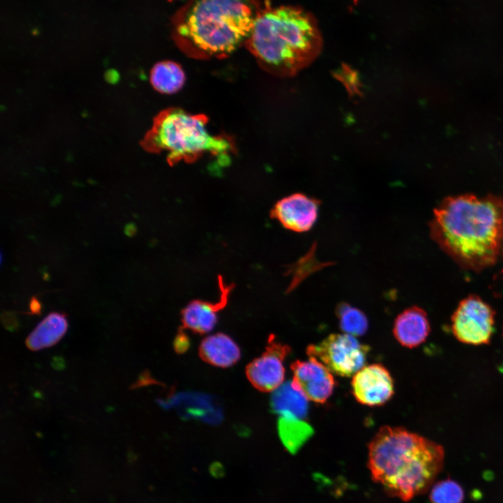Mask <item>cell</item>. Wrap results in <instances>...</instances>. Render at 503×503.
I'll return each mask as SVG.
<instances>
[{
  "instance_id": "6da1fadb",
  "label": "cell",
  "mask_w": 503,
  "mask_h": 503,
  "mask_svg": "<svg viewBox=\"0 0 503 503\" xmlns=\"http://www.w3.org/2000/svg\"><path fill=\"white\" fill-rule=\"evenodd\" d=\"M431 238L458 265L480 272L493 265L503 245V201L461 195L445 198L433 211Z\"/></svg>"
},
{
  "instance_id": "7a4b0ae2",
  "label": "cell",
  "mask_w": 503,
  "mask_h": 503,
  "mask_svg": "<svg viewBox=\"0 0 503 503\" xmlns=\"http://www.w3.org/2000/svg\"><path fill=\"white\" fill-rule=\"evenodd\" d=\"M368 449L374 481L404 501L426 492L444 465L441 445L403 428L382 427Z\"/></svg>"
},
{
  "instance_id": "3957f363",
  "label": "cell",
  "mask_w": 503,
  "mask_h": 503,
  "mask_svg": "<svg viewBox=\"0 0 503 503\" xmlns=\"http://www.w3.org/2000/svg\"><path fill=\"white\" fill-rule=\"evenodd\" d=\"M247 44L265 71L289 77L317 57L322 37L311 13L298 7L280 6L256 17Z\"/></svg>"
},
{
  "instance_id": "277c9868",
  "label": "cell",
  "mask_w": 503,
  "mask_h": 503,
  "mask_svg": "<svg viewBox=\"0 0 503 503\" xmlns=\"http://www.w3.org/2000/svg\"><path fill=\"white\" fill-rule=\"evenodd\" d=\"M256 18L249 0H197L177 31L200 56L224 57L247 40Z\"/></svg>"
},
{
  "instance_id": "5b68a950",
  "label": "cell",
  "mask_w": 503,
  "mask_h": 503,
  "mask_svg": "<svg viewBox=\"0 0 503 503\" xmlns=\"http://www.w3.org/2000/svg\"><path fill=\"white\" fill-rule=\"evenodd\" d=\"M207 123V117L202 114L168 108L154 119L140 145L147 152L164 153L171 166L180 161L194 162L206 154L225 162L233 144L228 138L212 134Z\"/></svg>"
},
{
  "instance_id": "8992f818",
  "label": "cell",
  "mask_w": 503,
  "mask_h": 503,
  "mask_svg": "<svg viewBox=\"0 0 503 503\" xmlns=\"http://www.w3.org/2000/svg\"><path fill=\"white\" fill-rule=\"evenodd\" d=\"M369 351V346L354 336L334 333L316 344L308 346L307 354L316 358L331 372L349 377L365 366Z\"/></svg>"
},
{
  "instance_id": "52a82bcc",
  "label": "cell",
  "mask_w": 503,
  "mask_h": 503,
  "mask_svg": "<svg viewBox=\"0 0 503 503\" xmlns=\"http://www.w3.org/2000/svg\"><path fill=\"white\" fill-rule=\"evenodd\" d=\"M495 314L487 302L476 295H470L459 302L452 314V333L464 344H488L494 331Z\"/></svg>"
},
{
  "instance_id": "ba28073f",
  "label": "cell",
  "mask_w": 503,
  "mask_h": 503,
  "mask_svg": "<svg viewBox=\"0 0 503 503\" xmlns=\"http://www.w3.org/2000/svg\"><path fill=\"white\" fill-rule=\"evenodd\" d=\"M289 352L288 346L272 337L265 351L247 367V377L252 384L264 392L272 391L282 385L285 376L284 361Z\"/></svg>"
},
{
  "instance_id": "9c48e42d",
  "label": "cell",
  "mask_w": 503,
  "mask_h": 503,
  "mask_svg": "<svg viewBox=\"0 0 503 503\" xmlns=\"http://www.w3.org/2000/svg\"><path fill=\"white\" fill-rule=\"evenodd\" d=\"M156 402L163 409H175L184 419L216 425L224 418L223 409L218 399L203 393L179 392L166 399H157Z\"/></svg>"
},
{
  "instance_id": "30bf717a",
  "label": "cell",
  "mask_w": 503,
  "mask_h": 503,
  "mask_svg": "<svg viewBox=\"0 0 503 503\" xmlns=\"http://www.w3.org/2000/svg\"><path fill=\"white\" fill-rule=\"evenodd\" d=\"M320 201L302 193H296L278 201L270 210V217L285 228L298 233L309 231L316 223Z\"/></svg>"
},
{
  "instance_id": "8fae6325",
  "label": "cell",
  "mask_w": 503,
  "mask_h": 503,
  "mask_svg": "<svg viewBox=\"0 0 503 503\" xmlns=\"http://www.w3.org/2000/svg\"><path fill=\"white\" fill-rule=\"evenodd\" d=\"M351 388L358 402L371 407L385 404L394 393L393 380L388 370L381 364L361 368L353 376Z\"/></svg>"
},
{
  "instance_id": "7c38bea8",
  "label": "cell",
  "mask_w": 503,
  "mask_h": 503,
  "mask_svg": "<svg viewBox=\"0 0 503 503\" xmlns=\"http://www.w3.org/2000/svg\"><path fill=\"white\" fill-rule=\"evenodd\" d=\"M292 383L305 397L314 402L323 403L333 393L335 382L331 372L319 360H296L291 364Z\"/></svg>"
},
{
  "instance_id": "4fadbf2b",
  "label": "cell",
  "mask_w": 503,
  "mask_h": 503,
  "mask_svg": "<svg viewBox=\"0 0 503 503\" xmlns=\"http://www.w3.org/2000/svg\"><path fill=\"white\" fill-rule=\"evenodd\" d=\"M219 289V300L210 302L202 300H194L189 302L181 312V319L184 328L195 333L205 334L212 331L218 321V313L225 307L235 285L228 284L223 277L217 278Z\"/></svg>"
},
{
  "instance_id": "5bb4252c",
  "label": "cell",
  "mask_w": 503,
  "mask_h": 503,
  "mask_svg": "<svg viewBox=\"0 0 503 503\" xmlns=\"http://www.w3.org/2000/svg\"><path fill=\"white\" fill-rule=\"evenodd\" d=\"M430 332L427 313L422 308L412 306L405 309L395 319L393 333L403 347L414 348L423 343Z\"/></svg>"
},
{
  "instance_id": "9a60e30c",
  "label": "cell",
  "mask_w": 503,
  "mask_h": 503,
  "mask_svg": "<svg viewBox=\"0 0 503 503\" xmlns=\"http://www.w3.org/2000/svg\"><path fill=\"white\" fill-rule=\"evenodd\" d=\"M201 358L219 367H228L240 358L241 351L236 342L228 335L217 333L207 336L199 347Z\"/></svg>"
},
{
  "instance_id": "2e32d148",
  "label": "cell",
  "mask_w": 503,
  "mask_h": 503,
  "mask_svg": "<svg viewBox=\"0 0 503 503\" xmlns=\"http://www.w3.org/2000/svg\"><path fill=\"white\" fill-rule=\"evenodd\" d=\"M308 399L291 381L284 382L272 391L270 405L279 416L305 419L308 412Z\"/></svg>"
},
{
  "instance_id": "e0dca14e",
  "label": "cell",
  "mask_w": 503,
  "mask_h": 503,
  "mask_svg": "<svg viewBox=\"0 0 503 503\" xmlns=\"http://www.w3.org/2000/svg\"><path fill=\"white\" fill-rule=\"evenodd\" d=\"M68 329L66 315L52 312L45 317L29 335L25 340L27 347L38 351L57 344Z\"/></svg>"
},
{
  "instance_id": "ac0fdd59",
  "label": "cell",
  "mask_w": 503,
  "mask_h": 503,
  "mask_svg": "<svg viewBox=\"0 0 503 503\" xmlns=\"http://www.w3.org/2000/svg\"><path fill=\"white\" fill-rule=\"evenodd\" d=\"M277 430L281 442L291 453H296L314 432L304 419L286 416H279Z\"/></svg>"
},
{
  "instance_id": "d6986e66",
  "label": "cell",
  "mask_w": 503,
  "mask_h": 503,
  "mask_svg": "<svg viewBox=\"0 0 503 503\" xmlns=\"http://www.w3.org/2000/svg\"><path fill=\"white\" fill-rule=\"evenodd\" d=\"M185 81L184 72L177 63L163 61L156 63L150 72L152 87L163 94H171L180 89Z\"/></svg>"
},
{
  "instance_id": "ffe728a7",
  "label": "cell",
  "mask_w": 503,
  "mask_h": 503,
  "mask_svg": "<svg viewBox=\"0 0 503 503\" xmlns=\"http://www.w3.org/2000/svg\"><path fill=\"white\" fill-rule=\"evenodd\" d=\"M335 314L339 321L340 328L344 333L361 336L367 332V318L360 309L347 302H341L335 308Z\"/></svg>"
},
{
  "instance_id": "44dd1931",
  "label": "cell",
  "mask_w": 503,
  "mask_h": 503,
  "mask_svg": "<svg viewBox=\"0 0 503 503\" xmlns=\"http://www.w3.org/2000/svg\"><path fill=\"white\" fill-rule=\"evenodd\" d=\"M464 491L455 481L446 479L437 482L431 488V503H462Z\"/></svg>"
},
{
  "instance_id": "7402d4cb",
  "label": "cell",
  "mask_w": 503,
  "mask_h": 503,
  "mask_svg": "<svg viewBox=\"0 0 503 503\" xmlns=\"http://www.w3.org/2000/svg\"><path fill=\"white\" fill-rule=\"evenodd\" d=\"M1 322L4 328L10 331H15L20 326L17 315L13 312H3L1 315Z\"/></svg>"
},
{
  "instance_id": "603a6c76",
  "label": "cell",
  "mask_w": 503,
  "mask_h": 503,
  "mask_svg": "<svg viewBox=\"0 0 503 503\" xmlns=\"http://www.w3.org/2000/svg\"><path fill=\"white\" fill-rule=\"evenodd\" d=\"M173 345L178 353H184L190 346L189 338L183 331L180 330L175 338Z\"/></svg>"
},
{
  "instance_id": "cb8c5ba5",
  "label": "cell",
  "mask_w": 503,
  "mask_h": 503,
  "mask_svg": "<svg viewBox=\"0 0 503 503\" xmlns=\"http://www.w3.org/2000/svg\"><path fill=\"white\" fill-rule=\"evenodd\" d=\"M156 383L157 382L155 381V379L152 378L149 372L145 370L139 374L137 380L130 386L129 389H136L143 386Z\"/></svg>"
},
{
  "instance_id": "d4e9b609",
  "label": "cell",
  "mask_w": 503,
  "mask_h": 503,
  "mask_svg": "<svg viewBox=\"0 0 503 503\" xmlns=\"http://www.w3.org/2000/svg\"><path fill=\"white\" fill-rule=\"evenodd\" d=\"M41 304L40 301L36 298L32 297L29 302V314L39 315L41 312Z\"/></svg>"
},
{
  "instance_id": "484cf974",
  "label": "cell",
  "mask_w": 503,
  "mask_h": 503,
  "mask_svg": "<svg viewBox=\"0 0 503 503\" xmlns=\"http://www.w3.org/2000/svg\"><path fill=\"white\" fill-rule=\"evenodd\" d=\"M50 363L52 367L56 370H62L66 367L64 359L60 356H54Z\"/></svg>"
},
{
  "instance_id": "4316f807",
  "label": "cell",
  "mask_w": 503,
  "mask_h": 503,
  "mask_svg": "<svg viewBox=\"0 0 503 503\" xmlns=\"http://www.w3.org/2000/svg\"><path fill=\"white\" fill-rule=\"evenodd\" d=\"M136 232V228L133 224H128L124 228V233L128 236H133Z\"/></svg>"
},
{
  "instance_id": "83f0119b",
  "label": "cell",
  "mask_w": 503,
  "mask_h": 503,
  "mask_svg": "<svg viewBox=\"0 0 503 503\" xmlns=\"http://www.w3.org/2000/svg\"><path fill=\"white\" fill-rule=\"evenodd\" d=\"M501 254H502V257H503V245H502V252H501Z\"/></svg>"
},
{
  "instance_id": "f1b7e54d",
  "label": "cell",
  "mask_w": 503,
  "mask_h": 503,
  "mask_svg": "<svg viewBox=\"0 0 503 503\" xmlns=\"http://www.w3.org/2000/svg\"><path fill=\"white\" fill-rule=\"evenodd\" d=\"M169 1H170V0H169Z\"/></svg>"
}]
</instances>
